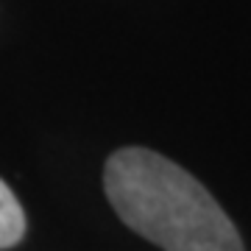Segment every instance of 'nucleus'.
<instances>
[{
    "label": "nucleus",
    "instance_id": "f03ea898",
    "mask_svg": "<svg viewBox=\"0 0 251 251\" xmlns=\"http://www.w3.org/2000/svg\"><path fill=\"white\" fill-rule=\"evenodd\" d=\"M25 234V215H23V206L14 198L6 181L0 179V249H11L17 246Z\"/></svg>",
    "mask_w": 251,
    "mask_h": 251
},
{
    "label": "nucleus",
    "instance_id": "f257e3e1",
    "mask_svg": "<svg viewBox=\"0 0 251 251\" xmlns=\"http://www.w3.org/2000/svg\"><path fill=\"white\" fill-rule=\"evenodd\" d=\"M103 187L128 229L165 251H243L221 204L176 162L148 148L109 156Z\"/></svg>",
    "mask_w": 251,
    "mask_h": 251
}]
</instances>
